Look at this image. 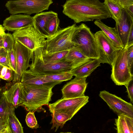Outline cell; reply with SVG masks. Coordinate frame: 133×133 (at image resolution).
I'll use <instances>...</instances> for the list:
<instances>
[{
    "label": "cell",
    "mask_w": 133,
    "mask_h": 133,
    "mask_svg": "<svg viewBox=\"0 0 133 133\" xmlns=\"http://www.w3.org/2000/svg\"><path fill=\"white\" fill-rule=\"evenodd\" d=\"M63 13L76 23L111 17L103 3L98 0H67Z\"/></svg>",
    "instance_id": "6da1fadb"
},
{
    "label": "cell",
    "mask_w": 133,
    "mask_h": 133,
    "mask_svg": "<svg viewBox=\"0 0 133 133\" xmlns=\"http://www.w3.org/2000/svg\"><path fill=\"white\" fill-rule=\"evenodd\" d=\"M22 86L24 98L21 105L27 111L34 112L40 110L43 106L48 105L53 94V87L24 84Z\"/></svg>",
    "instance_id": "7a4b0ae2"
},
{
    "label": "cell",
    "mask_w": 133,
    "mask_h": 133,
    "mask_svg": "<svg viewBox=\"0 0 133 133\" xmlns=\"http://www.w3.org/2000/svg\"><path fill=\"white\" fill-rule=\"evenodd\" d=\"M44 48H38L33 52L29 70L35 74L43 75L69 72L79 65L66 62L65 59L57 63H45L42 57Z\"/></svg>",
    "instance_id": "3957f363"
},
{
    "label": "cell",
    "mask_w": 133,
    "mask_h": 133,
    "mask_svg": "<svg viewBox=\"0 0 133 133\" xmlns=\"http://www.w3.org/2000/svg\"><path fill=\"white\" fill-rule=\"evenodd\" d=\"M72 41L88 58L98 59L99 56L94 35L86 25L82 23L76 26Z\"/></svg>",
    "instance_id": "277c9868"
},
{
    "label": "cell",
    "mask_w": 133,
    "mask_h": 133,
    "mask_svg": "<svg viewBox=\"0 0 133 133\" xmlns=\"http://www.w3.org/2000/svg\"><path fill=\"white\" fill-rule=\"evenodd\" d=\"M53 3L52 0H12L7 1L5 6L11 15L23 13L30 15L48 10Z\"/></svg>",
    "instance_id": "5b68a950"
},
{
    "label": "cell",
    "mask_w": 133,
    "mask_h": 133,
    "mask_svg": "<svg viewBox=\"0 0 133 133\" xmlns=\"http://www.w3.org/2000/svg\"><path fill=\"white\" fill-rule=\"evenodd\" d=\"M76 26L74 24L58 29L54 35L46 38L44 50L49 53L69 50L74 45L72 40Z\"/></svg>",
    "instance_id": "8992f818"
},
{
    "label": "cell",
    "mask_w": 133,
    "mask_h": 133,
    "mask_svg": "<svg viewBox=\"0 0 133 133\" xmlns=\"http://www.w3.org/2000/svg\"><path fill=\"white\" fill-rule=\"evenodd\" d=\"M111 65V77L116 85H124L133 78L128 66L126 46L117 50Z\"/></svg>",
    "instance_id": "52a82bcc"
},
{
    "label": "cell",
    "mask_w": 133,
    "mask_h": 133,
    "mask_svg": "<svg viewBox=\"0 0 133 133\" xmlns=\"http://www.w3.org/2000/svg\"><path fill=\"white\" fill-rule=\"evenodd\" d=\"M12 35L15 41L32 51L46 46V38L38 32L33 25L15 31Z\"/></svg>",
    "instance_id": "ba28073f"
},
{
    "label": "cell",
    "mask_w": 133,
    "mask_h": 133,
    "mask_svg": "<svg viewBox=\"0 0 133 133\" xmlns=\"http://www.w3.org/2000/svg\"><path fill=\"white\" fill-rule=\"evenodd\" d=\"M89 97L70 98H62L55 102L48 105L50 112H59L67 114L71 119L74 115L89 102Z\"/></svg>",
    "instance_id": "9c48e42d"
},
{
    "label": "cell",
    "mask_w": 133,
    "mask_h": 133,
    "mask_svg": "<svg viewBox=\"0 0 133 133\" xmlns=\"http://www.w3.org/2000/svg\"><path fill=\"white\" fill-rule=\"evenodd\" d=\"M96 40L101 63L111 65L115 59L117 49L111 40L102 30L94 34Z\"/></svg>",
    "instance_id": "30bf717a"
},
{
    "label": "cell",
    "mask_w": 133,
    "mask_h": 133,
    "mask_svg": "<svg viewBox=\"0 0 133 133\" xmlns=\"http://www.w3.org/2000/svg\"><path fill=\"white\" fill-rule=\"evenodd\" d=\"M99 96L118 116L122 115L133 118V106L131 103L105 90L100 91Z\"/></svg>",
    "instance_id": "8fae6325"
},
{
    "label": "cell",
    "mask_w": 133,
    "mask_h": 133,
    "mask_svg": "<svg viewBox=\"0 0 133 133\" xmlns=\"http://www.w3.org/2000/svg\"><path fill=\"white\" fill-rule=\"evenodd\" d=\"M14 49L16 57V66L12 82H20L23 73L29 67V62L33 51L16 41Z\"/></svg>",
    "instance_id": "7c38bea8"
},
{
    "label": "cell",
    "mask_w": 133,
    "mask_h": 133,
    "mask_svg": "<svg viewBox=\"0 0 133 133\" xmlns=\"http://www.w3.org/2000/svg\"><path fill=\"white\" fill-rule=\"evenodd\" d=\"M86 78L75 77L67 83L61 90L62 98H70L83 96L88 85Z\"/></svg>",
    "instance_id": "4fadbf2b"
},
{
    "label": "cell",
    "mask_w": 133,
    "mask_h": 133,
    "mask_svg": "<svg viewBox=\"0 0 133 133\" xmlns=\"http://www.w3.org/2000/svg\"><path fill=\"white\" fill-rule=\"evenodd\" d=\"M2 89L9 101L15 108L21 105L23 102L24 94L22 84L21 82L8 83Z\"/></svg>",
    "instance_id": "5bb4252c"
},
{
    "label": "cell",
    "mask_w": 133,
    "mask_h": 133,
    "mask_svg": "<svg viewBox=\"0 0 133 133\" xmlns=\"http://www.w3.org/2000/svg\"><path fill=\"white\" fill-rule=\"evenodd\" d=\"M33 25V17L25 14L11 15L3 21V26L8 31H15Z\"/></svg>",
    "instance_id": "9a60e30c"
},
{
    "label": "cell",
    "mask_w": 133,
    "mask_h": 133,
    "mask_svg": "<svg viewBox=\"0 0 133 133\" xmlns=\"http://www.w3.org/2000/svg\"><path fill=\"white\" fill-rule=\"evenodd\" d=\"M132 27L133 17L123 9L120 18L116 24L115 27L121 41L123 48L127 45L130 30Z\"/></svg>",
    "instance_id": "2e32d148"
},
{
    "label": "cell",
    "mask_w": 133,
    "mask_h": 133,
    "mask_svg": "<svg viewBox=\"0 0 133 133\" xmlns=\"http://www.w3.org/2000/svg\"><path fill=\"white\" fill-rule=\"evenodd\" d=\"M21 80L22 84L53 88L61 83L48 80L42 76L35 74L29 70L23 72Z\"/></svg>",
    "instance_id": "e0dca14e"
},
{
    "label": "cell",
    "mask_w": 133,
    "mask_h": 133,
    "mask_svg": "<svg viewBox=\"0 0 133 133\" xmlns=\"http://www.w3.org/2000/svg\"><path fill=\"white\" fill-rule=\"evenodd\" d=\"M57 14L52 11L42 12L33 17V25L38 32L46 38H48L47 26L50 20Z\"/></svg>",
    "instance_id": "ac0fdd59"
},
{
    "label": "cell",
    "mask_w": 133,
    "mask_h": 133,
    "mask_svg": "<svg viewBox=\"0 0 133 133\" xmlns=\"http://www.w3.org/2000/svg\"><path fill=\"white\" fill-rule=\"evenodd\" d=\"M100 64L98 59H90L73 69L69 72L75 77L87 78L100 66Z\"/></svg>",
    "instance_id": "d6986e66"
},
{
    "label": "cell",
    "mask_w": 133,
    "mask_h": 133,
    "mask_svg": "<svg viewBox=\"0 0 133 133\" xmlns=\"http://www.w3.org/2000/svg\"><path fill=\"white\" fill-rule=\"evenodd\" d=\"M94 23L100 28L111 40L117 49H120L123 48L121 41L115 27L111 28L108 26L100 20H96Z\"/></svg>",
    "instance_id": "ffe728a7"
},
{
    "label": "cell",
    "mask_w": 133,
    "mask_h": 133,
    "mask_svg": "<svg viewBox=\"0 0 133 133\" xmlns=\"http://www.w3.org/2000/svg\"><path fill=\"white\" fill-rule=\"evenodd\" d=\"M115 124L117 133H133V118L118 116L115 119Z\"/></svg>",
    "instance_id": "44dd1931"
},
{
    "label": "cell",
    "mask_w": 133,
    "mask_h": 133,
    "mask_svg": "<svg viewBox=\"0 0 133 133\" xmlns=\"http://www.w3.org/2000/svg\"><path fill=\"white\" fill-rule=\"evenodd\" d=\"M103 3L108 11L111 17L117 23L123 9L119 0H105Z\"/></svg>",
    "instance_id": "7402d4cb"
},
{
    "label": "cell",
    "mask_w": 133,
    "mask_h": 133,
    "mask_svg": "<svg viewBox=\"0 0 133 133\" xmlns=\"http://www.w3.org/2000/svg\"><path fill=\"white\" fill-rule=\"evenodd\" d=\"M89 59L81 52L78 47L74 45L69 50L65 61L79 65Z\"/></svg>",
    "instance_id": "603a6c76"
},
{
    "label": "cell",
    "mask_w": 133,
    "mask_h": 133,
    "mask_svg": "<svg viewBox=\"0 0 133 133\" xmlns=\"http://www.w3.org/2000/svg\"><path fill=\"white\" fill-rule=\"evenodd\" d=\"M15 109L12 107L8 114L7 123L9 131L10 133H24L23 127L15 115Z\"/></svg>",
    "instance_id": "cb8c5ba5"
},
{
    "label": "cell",
    "mask_w": 133,
    "mask_h": 133,
    "mask_svg": "<svg viewBox=\"0 0 133 133\" xmlns=\"http://www.w3.org/2000/svg\"><path fill=\"white\" fill-rule=\"evenodd\" d=\"M43 48L42 52V57L45 63H55L65 59L69 50L53 53H48Z\"/></svg>",
    "instance_id": "d4e9b609"
},
{
    "label": "cell",
    "mask_w": 133,
    "mask_h": 133,
    "mask_svg": "<svg viewBox=\"0 0 133 133\" xmlns=\"http://www.w3.org/2000/svg\"><path fill=\"white\" fill-rule=\"evenodd\" d=\"M52 118L50 124H52L51 129L55 128L56 131L59 127L62 128L66 122L70 120V117L67 114L59 112L51 113Z\"/></svg>",
    "instance_id": "484cf974"
},
{
    "label": "cell",
    "mask_w": 133,
    "mask_h": 133,
    "mask_svg": "<svg viewBox=\"0 0 133 133\" xmlns=\"http://www.w3.org/2000/svg\"><path fill=\"white\" fill-rule=\"evenodd\" d=\"M42 76L48 80L61 82L70 80L73 76L69 71Z\"/></svg>",
    "instance_id": "4316f807"
},
{
    "label": "cell",
    "mask_w": 133,
    "mask_h": 133,
    "mask_svg": "<svg viewBox=\"0 0 133 133\" xmlns=\"http://www.w3.org/2000/svg\"><path fill=\"white\" fill-rule=\"evenodd\" d=\"M12 106L2 91L0 95V115L7 119L9 110Z\"/></svg>",
    "instance_id": "83f0119b"
},
{
    "label": "cell",
    "mask_w": 133,
    "mask_h": 133,
    "mask_svg": "<svg viewBox=\"0 0 133 133\" xmlns=\"http://www.w3.org/2000/svg\"><path fill=\"white\" fill-rule=\"evenodd\" d=\"M3 46L8 52L14 49L15 41L12 34L7 33L3 35Z\"/></svg>",
    "instance_id": "f1b7e54d"
},
{
    "label": "cell",
    "mask_w": 133,
    "mask_h": 133,
    "mask_svg": "<svg viewBox=\"0 0 133 133\" xmlns=\"http://www.w3.org/2000/svg\"><path fill=\"white\" fill-rule=\"evenodd\" d=\"M59 20L57 16L53 17L49 22L47 26L48 38L52 36L58 31Z\"/></svg>",
    "instance_id": "f546056e"
},
{
    "label": "cell",
    "mask_w": 133,
    "mask_h": 133,
    "mask_svg": "<svg viewBox=\"0 0 133 133\" xmlns=\"http://www.w3.org/2000/svg\"><path fill=\"white\" fill-rule=\"evenodd\" d=\"M25 121L27 125L32 129H37L39 127L34 112L29 111L26 116Z\"/></svg>",
    "instance_id": "4dcf8cb0"
},
{
    "label": "cell",
    "mask_w": 133,
    "mask_h": 133,
    "mask_svg": "<svg viewBox=\"0 0 133 133\" xmlns=\"http://www.w3.org/2000/svg\"><path fill=\"white\" fill-rule=\"evenodd\" d=\"M128 66L131 74L133 75V44L126 46Z\"/></svg>",
    "instance_id": "1f68e13d"
},
{
    "label": "cell",
    "mask_w": 133,
    "mask_h": 133,
    "mask_svg": "<svg viewBox=\"0 0 133 133\" xmlns=\"http://www.w3.org/2000/svg\"><path fill=\"white\" fill-rule=\"evenodd\" d=\"M0 64L11 69L9 64L8 52L3 47H0Z\"/></svg>",
    "instance_id": "d6a6232c"
},
{
    "label": "cell",
    "mask_w": 133,
    "mask_h": 133,
    "mask_svg": "<svg viewBox=\"0 0 133 133\" xmlns=\"http://www.w3.org/2000/svg\"><path fill=\"white\" fill-rule=\"evenodd\" d=\"M123 9L133 17V0H119Z\"/></svg>",
    "instance_id": "836d02e7"
},
{
    "label": "cell",
    "mask_w": 133,
    "mask_h": 133,
    "mask_svg": "<svg viewBox=\"0 0 133 133\" xmlns=\"http://www.w3.org/2000/svg\"><path fill=\"white\" fill-rule=\"evenodd\" d=\"M8 53L10 65L11 69L15 73L16 71V55L14 49H13L11 51L8 52Z\"/></svg>",
    "instance_id": "e575fe53"
},
{
    "label": "cell",
    "mask_w": 133,
    "mask_h": 133,
    "mask_svg": "<svg viewBox=\"0 0 133 133\" xmlns=\"http://www.w3.org/2000/svg\"><path fill=\"white\" fill-rule=\"evenodd\" d=\"M127 89L128 96L131 103H133V78L124 85Z\"/></svg>",
    "instance_id": "d590c367"
},
{
    "label": "cell",
    "mask_w": 133,
    "mask_h": 133,
    "mask_svg": "<svg viewBox=\"0 0 133 133\" xmlns=\"http://www.w3.org/2000/svg\"><path fill=\"white\" fill-rule=\"evenodd\" d=\"M14 71L12 69L8 68L5 75L2 79L8 82L13 81L14 79Z\"/></svg>",
    "instance_id": "8d00e7d4"
},
{
    "label": "cell",
    "mask_w": 133,
    "mask_h": 133,
    "mask_svg": "<svg viewBox=\"0 0 133 133\" xmlns=\"http://www.w3.org/2000/svg\"><path fill=\"white\" fill-rule=\"evenodd\" d=\"M7 126V119L0 115V132H3Z\"/></svg>",
    "instance_id": "74e56055"
},
{
    "label": "cell",
    "mask_w": 133,
    "mask_h": 133,
    "mask_svg": "<svg viewBox=\"0 0 133 133\" xmlns=\"http://www.w3.org/2000/svg\"><path fill=\"white\" fill-rule=\"evenodd\" d=\"M132 44H133V27H132L130 30L127 45Z\"/></svg>",
    "instance_id": "f35d334b"
},
{
    "label": "cell",
    "mask_w": 133,
    "mask_h": 133,
    "mask_svg": "<svg viewBox=\"0 0 133 133\" xmlns=\"http://www.w3.org/2000/svg\"><path fill=\"white\" fill-rule=\"evenodd\" d=\"M9 68L8 67L6 66H3L0 75L1 78L2 79L4 77L6 73L7 70Z\"/></svg>",
    "instance_id": "ab89813d"
},
{
    "label": "cell",
    "mask_w": 133,
    "mask_h": 133,
    "mask_svg": "<svg viewBox=\"0 0 133 133\" xmlns=\"http://www.w3.org/2000/svg\"><path fill=\"white\" fill-rule=\"evenodd\" d=\"M5 30L3 26L0 24V36L5 34Z\"/></svg>",
    "instance_id": "60d3db41"
},
{
    "label": "cell",
    "mask_w": 133,
    "mask_h": 133,
    "mask_svg": "<svg viewBox=\"0 0 133 133\" xmlns=\"http://www.w3.org/2000/svg\"><path fill=\"white\" fill-rule=\"evenodd\" d=\"M3 35L0 36V47H3Z\"/></svg>",
    "instance_id": "b9f144b4"
},
{
    "label": "cell",
    "mask_w": 133,
    "mask_h": 133,
    "mask_svg": "<svg viewBox=\"0 0 133 133\" xmlns=\"http://www.w3.org/2000/svg\"><path fill=\"white\" fill-rule=\"evenodd\" d=\"M3 133H10L9 131L8 126L3 132Z\"/></svg>",
    "instance_id": "7bdbcfd3"
},
{
    "label": "cell",
    "mask_w": 133,
    "mask_h": 133,
    "mask_svg": "<svg viewBox=\"0 0 133 133\" xmlns=\"http://www.w3.org/2000/svg\"><path fill=\"white\" fill-rule=\"evenodd\" d=\"M3 66L2 65L0 64V80L1 79L0 75H1V70L2 69Z\"/></svg>",
    "instance_id": "ee69618b"
},
{
    "label": "cell",
    "mask_w": 133,
    "mask_h": 133,
    "mask_svg": "<svg viewBox=\"0 0 133 133\" xmlns=\"http://www.w3.org/2000/svg\"><path fill=\"white\" fill-rule=\"evenodd\" d=\"M2 91V88L0 87V95L1 94Z\"/></svg>",
    "instance_id": "f6af8a7d"
},
{
    "label": "cell",
    "mask_w": 133,
    "mask_h": 133,
    "mask_svg": "<svg viewBox=\"0 0 133 133\" xmlns=\"http://www.w3.org/2000/svg\"><path fill=\"white\" fill-rule=\"evenodd\" d=\"M60 133H73L71 132H61Z\"/></svg>",
    "instance_id": "bcb514c9"
},
{
    "label": "cell",
    "mask_w": 133,
    "mask_h": 133,
    "mask_svg": "<svg viewBox=\"0 0 133 133\" xmlns=\"http://www.w3.org/2000/svg\"><path fill=\"white\" fill-rule=\"evenodd\" d=\"M3 132H0V133H3Z\"/></svg>",
    "instance_id": "7dc6e473"
}]
</instances>
